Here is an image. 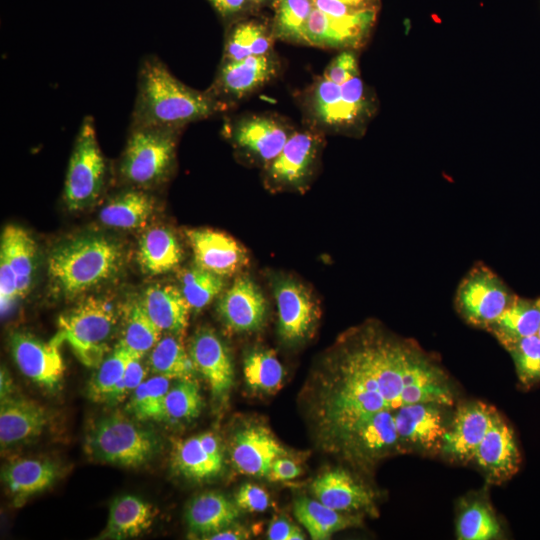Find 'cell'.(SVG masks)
<instances>
[{
    "label": "cell",
    "mask_w": 540,
    "mask_h": 540,
    "mask_svg": "<svg viewBox=\"0 0 540 540\" xmlns=\"http://www.w3.org/2000/svg\"><path fill=\"white\" fill-rule=\"evenodd\" d=\"M308 415L328 450L371 415L401 406L454 403V390L439 360L415 340L366 323L344 334L306 390Z\"/></svg>",
    "instance_id": "cell-1"
},
{
    "label": "cell",
    "mask_w": 540,
    "mask_h": 540,
    "mask_svg": "<svg viewBox=\"0 0 540 540\" xmlns=\"http://www.w3.org/2000/svg\"><path fill=\"white\" fill-rule=\"evenodd\" d=\"M303 108L319 132L355 134L372 117L374 100L360 76L355 51L337 54L306 91Z\"/></svg>",
    "instance_id": "cell-2"
},
{
    "label": "cell",
    "mask_w": 540,
    "mask_h": 540,
    "mask_svg": "<svg viewBox=\"0 0 540 540\" xmlns=\"http://www.w3.org/2000/svg\"><path fill=\"white\" fill-rule=\"evenodd\" d=\"M229 109L208 89H193L177 79L155 55L140 64L130 127H185Z\"/></svg>",
    "instance_id": "cell-3"
},
{
    "label": "cell",
    "mask_w": 540,
    "mask_h": 540,
    "mask_svg": "<svg viewBox=\"0 0 540 540\" xmlns=\"http://www.w3.org/2000/svg\"><path fill=\"white\" fill-rule=\"evenodd\" d=\"M125 262L117 241L102 235H82L62 241L49 253L48 277L60 297L73 299L116 278Z\"/></svg>",
    "instance_id": "cell-4"
},
{
    "label": "cell",
    "mask_w": 540,
    "mask_h": 540,
    "mask_svg": "<svg viewBox=\"0 0 540 540\" xmlns=\"http://www.w3.org/2000/svg\"><path fill=\"white\" fill-rule=\"evenodd\" d=\"M119 314L106 297L87 296L58 318V330L52 338L67 343L87 367L97 368L109 353Z\"/></svg>",
    "instance_id": "cell-5"
},
{
    "label": "cell",
    "mask_w": 540,
    "mask_h": 540,
    "mask_svg": "<svg viewBox=\"0 0 540 540\" xmlns=\"http://www.w3.org/2000/svg\"><path fill=\"white\" fill-rule=\"evenodd\" d=\"M183 127H130L118 166L121 179L140 189L163 183L175 164L178 137Z\"/></svg>",
    "instance_id": "cell-6"
},
{
    "label": "cell",
    "mask_w": 540,
    "mask_h": 540,
    "mask_svg": "<svg viewBox=\"0 0 540 540\" xmlns=\"http://www.w3.org/2000/svg\"><path fill=\"white\" fill-rule=\"evenodd\" d=\"M160 449L158 436L120 412L97 420L89 430L86 453L96 461L122 467H140Z\"/></svg>",
    "instance_id": "cell-7"
},
{
    "label": "cell",
    "mask_w": 540,
    "mask_h": 540,
    "mask_svg": "<svg viewBox=\"0 0 540 540\" xmlns=\"http://www.w3.org/2000/svg\"><path fill=\"white\" fill-rule=\"evenodd\" d=\"M107 163L100 149L94 119L85 116L78 129L64 181L63 200L71 211L97 202L105 186Z\"/></svg>",
    "instance_id": "cell-8"
},
{
    "label": "cell",
    "mask_w": 540,
    "mask_h": 540,
    "mask_svg": "<svg viewBox=\"0 0 540 540\" xmlns=\"http://www.w3.org/2000/svg\"><path fill=\"white\" fill-rule=\"evenodd\" d=\"M515 296L498 274L484 263L477 262L461 279L454 305L466 323L486 330Z\"/></svg>",
    "instance_id": "cell-9"
},
{
    "label": "cell",
    "mask_w": 540,
    "mask_h": 540,
    "mask_svg": "<svg viewBox=\"0 0 540 540\" xmlns=\"http://www.w3.org/2000/svg\"><path fill=\"white\" fill-rule=\"evenodd\" d=\"M330 450L362 468L371 467L387 456L406 453L397 433L394 411L390 410L360 421Z\"/></svg>",
    "instance_id": "cell-10"
},
{
    "label": "cell",
    "mask_w": 540,
    "mask_h": 540,
    "mask_svg": "<svg viewBox=\"0 0 540 540\" xmlns=\"http://www.w3.org/2000/svg\"><path fill=\"white\" fill-rule=\"evenodd\" d=\"M226 126L234 146L265 165L280 153L294 132L283 118L272 114L242 115Z\"/></svg>",
    "instance_id": "cell-11"
},
{
    "label": "cell",
    "mask_w": 540,
    "mask_h": 540,
    "mask_svg": "<svg viewBox=\"0 0 540 540\" xmlns=\"http://www.w3.org/2000/svg\"><path fill=\"white\" fill-rule=\"evenodd\" d=\"M273 52L241 60L221 61L216 77L208 89L229 107L248 97L273 80L279 71Z\"/></svg>",
    "instance_id": "cell-12"
},
{
    "label": "cell",
    "mask_w": 540,
    "mask_h": 540,
    "mask_svg": "<svg viewBox=\"0 0 540 540\" xmlns=\"http://www.w3.org/2000/svg\"><path fill=\"white\" fill-rule=\"evenodd\" d=\"M9 345L14 362L25 377L48 390L60 386L65 373L61 345L23 331L11 333Z\"/></svg>",
    "instance_id": "cell-13"
},
{
    "label": "cell",
    "mask_w": 540,
    "mask_h": 540,
    "mask_svg": "<svg viewBox=\"0 0 540 540\" xmlns=\"http://www.w3.org/2000/svg\"><path fill=\"white\" fill-rule=\"evenodd\" d=\"M444 408L437 403L420 402L394 410L397 433L405 452L433 453L441 450L447 431Z\"/></svg>",
    "instance_id": "cell-14"
},
{
    "label": "cell",
    "mask_w": 540,
    "mask_h": 540,
    "mask_svg": "<svg viewBox=\"0 0 540 540\" xmlns=\"http://www.w3.org/2000/svg\"><path fill=\"white\" fill-rule=\"evenodd\" d=\"M322 144L315 129L294 131L280 153L266 165L267 180L278 187H300L312 173Z\"/></svg>",
    "instance_id": "cell-15"
},
{
    "label": "cell",
    "mask_w": 540,
    "mask_h": 540,
    "mask_svg": "<svg viewBox=\"0 0 540 540\" xmlns=\"http://www.w3.org/2000/svg\"><path fill=\"white\" fill-rule=\"evenodd\" d=\"M495 408L480 402L460 406L447 427L442 452L453 460L468 462L498 416Z\"/></svg>",
    "instance_id": "cell-16"
},
{
    "label": "cell",
    "mask_w": 540,
    "mask_h": 540,
    "mask_svg": "<svg viewBox=\"0 0 540 540\" xmlns=\"http://www.w3.org/2000/svg\"><path fill=\"white\" fill-rule=\"evenodd\" d=\"M273 290L279 336L286 343L302 341L311 333L317 319L315 302L307 289L292 279H277Z\"/></svg>",
    "instance_id": "cell-17"
},
{
    "label": "cell",
    "mask_w": 540,
    "mask_h": 540,
    "mask_svg": "<svg viewBox=\"0 0 540 540\" xmlns=\"http://www.w3.org/2000/svg\"><path fill=\"white\" fill-rule=\"evenodd\" d=\"M286 455L270 429L261 424L244 425L231 438V461L242 474L267 476L273 461Z\"/></svg>",
    "instance_id": "cell-18"
},
{
    "label": "cell",
    "mask_w": 540,
    "mask_h": 540,
    "mask_svg": "<svg viewBox=\"0 0 540 540\" xmlns=\"http://www.w3.org/2000/svg\"><path fill=\"white\" fill-rule=\"evenodd\" d=\"M195 265L222 277L233 276L248 264L246 250L234 238L212 229L185 231Z\"/></svg>",
    "instance_id": "cell-19"
},
{
    "label": "cell",
    "mask_w": 540,
    "mask_h": 540,
    "mask_svg": "<svg viewBox=\"0 0 540 540\" xmlns=\"http://www.w3.org/2000/svg\"><path fill=\"white\" fill-rule=\"evenodd\" d=\"M217 311L230 330L253 332L264 324L267 303L258 285L242 275L220 297Z\"/></svg>",
    "instance_id": "cell-20"
},
{
    "label": "cell",
    "mask_w": 540,
    "mask_h": 540,
    "mask_svg": "<svg viewBox=\"0 0 540 540\" xmlns=\"http://www.w3.org/2000/svg\"><path fill=\"white\" fill-rule=\"evenodd\" d=\"M172 468L183 477L206 481L217 477L224 467V454L219 438L204 432L174 442Z\"/></svg>",
    "instance_id": "cell-21"
},
{
    "label": "cell",
    "mask_w": 540,
    "mask_h": 540,
    "mask_svg": "<svg viewBox=\"0 0 540 540\" xmlns=\"http://www.w3.org/2000/svg\"><path fill=\"white\" fill-rule=\"evenodd\" d=\"M472 460L494 483L507 481L518 472L521 455L516 438L500 414L476 448Z\"/></svg>",
    "instance_id": "cell-22"
},
{
    "label": "cell",
    "mask_w": 540,
    "mask_h": 540,
    "mask_svg": "<svg viewBox=\"0 0 540 540\" xmlns=\"http://www.w3.org/2000/svg\"><path fill=\"white\" fill-rule=\"evenodd\" d=\"M189 354L213 397L220 400L227 397L233 386L234 370L228 350L218 335L208 328L198 330L191 339Z\"/></svg>",
    "instance_id": "cell-23"
},
{
    "label": "cell",
    "mask_w": 540,
    "mask_h": 540,
    "mask_svg": "<svg viewBox=\"0 0 540 540\" xmlns=\"http://www.w3.org/2000/svg\"><path fill=\"white\" fill-rule=\"evenodd\" d=\"M313 496L324 505L341 512H376L373 493L349 472L333 469L316 477Z\"/></svg>",
    "instance_id": "cell-24"
},
{
    "label": "cell",
    "mask_w": 540,
    "mask_h": 540,
    "mask_svg": "<svg viewBox=\"0 0 540 540\" xmlns=\"http://www.w3.org/2000/svg\"><path fill=\"white\" fill-rule=\"evenodd\" d=\"M47 422L46 409L39 403L11 395L1 399V448L6 449L39 436Z\"/></svg>",
    "instance_id": "cell-25"
},
{
    "label": "cell",
    "mask_w": 540,
    "mask_h": 540,
    "mask_svg": "<svg viewBox=\"0 0 540 540\" xmlns=\"http://www.w3.org/2000/svg\"><path fill=\"white\" fill-rule=\"evenodd\" d=\"M57 465L49 460L19 458L5 465L1 477L15 506L48 489L58 478Z\"/></svg>",
    "instance_id": "cell-26"
},
{
    "label": "cell",
    "mask_w": 540,
    "mask_h": 540,
    "mask_svg": "<svg viewBox=\"0 0 540 540\" xmlns=\"http://www.w3.org/2000/svg\"><path fill=\"white\" fill-rule=\"evenodd\" d=\"M372 32L313 7L305 28V42L306 45L320 48L355 51L367 43Z\"/></svg>",
    "instance_id": "cell-27"
},
{
    "label": "cell",
    "mask_w": 540,
    "mask_h": 540,
    "mask_svg": "<svg viewBox=\"0 0 540 540\" xmlns=\"http://www.w3.org/2000/svg\"><path fill=\"white\" fill-rule=\"evenodd\" d=\"M145 311L162 332L180 337L191 311L179 287L154 284L145 289L140 299Z\"/></svg>",
    "instance_id": "cell-28"
},
{
    "label": "cell",
    "mask_w": 540,
    "mask_h": 540,
    "mask_svg": "<svg viewBox=\"0 0 540 540\" xmlns=\"http://www.w3.org/2000/svg\"><path fill=\"white\" fill-rule=\"evenodd\" d=\"M274 41L270 20L244 17L228 24L222 61L272 53Z\"/></svg>",
    "instance_id": "cell-29"
},
{
    "label": "cell",
    "mask_w": 540,
    "mask_h": 540,
    "mask_svg": "<svg viewBox=\"0 0 540 540\" xmlns=\"http://www.w3.org/2000/svg\"><path fill=\"white\" fill-rule=\"evenodd\" d=\"M136 257L141 271L155 276L176 269L183 258V250L171 229L154 226L142 234Z\"/></svg>",
    "instance_id": "cell-30"
},
{
    "label": "cell",
    "mask_w": 540,
    "mask_h": 540,
    "mask_svg": "<svg viewBox=\"0 0 540 540\" xmlns=\"http://www.w3.org/2000/svg\"><path fill=\"white\" fill-rule=\"evenodd\" d=\"M237 504L218 492H205L193 498L186 510L189 529L204 537L234 523L240 516Z\"/></svg>",
    "instance_id": "cell-31"
},
{
    "label": "cell",
    "mask_w": 540,
    "mask_h": 540,
    "mask_svg": "<svg viewBox=\"0 0 540 540\" xmlns=\"http://www.w3.org/2000/svg\"><path fill=\"white\" fill-rule=\"evenodd\" d=\"M155 199L147 191L131 187L110 199L100 210L102 224L132 230L146 226L155 211Z\"/></svg>",
    "instance_id": "cell-32"
},
{
    "label": "cell",
    "mask_w": 540,
    "mask_h": 540,
    "mask_svg": "<svg viewBox=\"0 0 540 540\" xmlns=\"http://www.w3.org/2000/svg\"><path fill=\"white\" fill-rule=\"evenodd\" d=\"M157 516L156 508L135 495L113 500L104 536L113 539L134 538L145 533Z\"/></svg>",
    "instance_id": "cell-33"
},
{
    "label": "cell",
    "mask_w": 540,
    "mask_h": 540,
    "mask_svg": "<svg viewBox=\"0 0 540 540\" xmlns=\"http://www.w3.org/2000/svg\"><path fill=\"white\" fill-rule=\"evenodd\" d=\"M540 297L524 298L516 294L512 303L486 330L506 348L514 342L538 333Z\"/></svg>",
    "instance_id": "cell-34"
},
{
    "label": "cell",
    "mask_w": 540,
    "mask_h": 540,
    "mask_svg": "<svg viewBox=\"0 0 540 540\" xmlns=\"http://www.w3.org/2000/svg\"><path fill=\"white\" fill-rule=\"evenodd\" d=\"M294 515L313 540L329 539L334 533L358 526L361 516L334 510L317 499L300 497L294 502Z\"/></svg>",
    "instance_id": "cell-35"
},
{
    "label": "cell",
    "mask_w": 540,
    "mask_h": 540,
    "mask_svg": "<svg viewBox=\"0 0 540 540\" xmlns=\"http://www.w3.org/2000/svg\"><path fill=\"white\" fill-rule=\"evenodd\" d=\"M0 254L6 258L16 276L19 299L25 297L32 286L35 271L34 239L24 228L7 225L1 236Z\"/></svg>",
    "instance_id": "cell-36"
},
{
    "label": "cell",
    "mask_w": 540,
    "mask_h": 540,
    "mask_svg": "<svg viewBox=\"0 0 540 540\" xmlns=\"http://www.w3.org/2000/svg\"><path fill=\"white\" fill-rule=\"evenodd\" d=\"M148 369L154 375L171 380L195 379L197 372L180 337L173 334L162 336L152 348L148 358Z\"/></svg>",
    "instance_id": "cell-37"
},
{
    "label": "cell",
    "mask_w": 540,
    "mask_h": 540,
    "mask_svg": "<svg viewBox=\"0 0 540 540\" xmlns=\"http://www.w3.org/2000/svg\"><path fill=\"white\" fill-rule=\"evenodd\" d=\"M138 356L144 357L119 340L91 377L87 387L89 398L96 402L107 403L123 379L129 363Z\"/></svg>",
    "instance_id": "cell-38"
},
{
    "label": "cell",
    "mask_w": 540,
    "mask_h": 540,
    "mask_svg": "<svg viewBox=\"0 0 540 540\" xmlns=\"http://www.w3.org/2000/svg\"><path fill=\"white\" fill-rule=\"evenodd\" d=\"M271 8L275 40L306 45L305 28L313 9L312 0H273Z\"/></svg>",
    "instance_id": "cell-39"
},
{
    "label": "cell",
    "mask_w": 540,
    "mask_h": 540,
    "mask_svg": "<svg viewBox=\"0 0 540 540\" xmlns=\"http://www.w3.org/2000/svg\"><path fill=\"white\" fill-rule=\"evenodd\" d=\"M170 382L160 375L145 379L130 395L126 410L139 421H166L165 397Z\"/></svg>",
    "instance_id": "cell-40"
},
{
    "label": "cell",
    "mask_w": 540,
    "mask_h": 540,
    "mask_svg": "<svg viewBox=\"0 0 540 540\" xmlns=\"http://www.w3.org/2000/svg\"><path fill=\"white\" fill-rule=\"evenodd\" d=\"M180 290L191 311L198 312L208 306L223 292L224 277L209 272L197 265L183 269L179 273Z\"/></svg>",
    "instance_id": "cell-41"
},
{
    "label": "cell",
    "mask_w": 540,
    "mask_h": 540,
    "mask_svg": "<svg viewBox=\"0 0 540 540\" xmlns=\"http://www.w3.org/2000/svg\"><path fill=\"white\" fill-rule=\"evenodd\" d=\"M162 331L145 311L140 300H132L125 308L123 335L128 348L144 356L162 337Z\"/></svg>",
    "instance_id": "cell-42"
},
{
    "label": "cell",
    "mask_w": 540,
    "mask_h": 540,
    "mask_svg": "<svg viewBox=\"0 0 540 540\" xmlns=\"http://www.w3.org/2000/svg\"><path fill=\"white\" fill-rule=\"evenodd\" d=\"M247 385L255 391L271 393L283 383L284 368L275 353L268 349H257L248 353L243 363Z\"/></svg>",
    "instance_id": "cell-43"
},
{
    "label": "cell",
    "mask_w": 540,
    "mask_h": 540,
    "mask_svg": "<svg viewBox=\"0 0 540 540\" xmlns=\"http://www.w3.org/2000/svg\"><path fill=\"white\" fill-rule=\"evenodd\" d=\"M460 540H490L501 533V526L489 504L472 501L464 506L457 519Z\"/></svg>",
    "instance_id": "cell-44"
},
{
    "label": "cell",
    "mask_w": 540,
    "mask_h": 540,
    "mask_svg": "<svg viewBox=\"0 0 540 540\" xmlns=\"http://www.w3.org/2000/svg\"><path fill=\"white\" fill-rule=\"evenodd\" d=\"M313 7L342 21L373 31L381 10V0H312Z\"/></svg>",
    "instance_id": "cell-45"
},
{
    "label": "cell",
    "mask_w": 540,
    "mask_h": 540,
    "mask_svg": "<svg viewBox=\"0 0 540 540\" xmlns=\"http://www.w3.org/2000/svg\"><path fill=\"white\" fill-rule=\"evenodd\" d=\"M202 406V396L196 379L176 380L165 397L166 421H192L200 415Z\"/></svg>",
    "instance_id": "cell-46"
},
{
    "label": "cell",
    "mask_w": 540,
    "mask_h": 540,
    "mask_svg": "<svg viewBox=\"0 0 540 540\" xmlns=\"http://www.w3.org/2000/svg\"><path fill=\"white\" fill-rule=\"evenodd\" d=\"M515 365L520 383L530 388L540 383V337L522 338L505 348Z\"/></svg>",
    "instance_id": "cell-47"
},
{
    "label": "cell",
    "mask_w": 540,
    "mask_h": 540,
    "mask_svg": "<svg viewBox=\"0 0 540 540\" xmlns=\"http://www.w3.org/2000/svg\"><path fill=\"white\" fill-rule=\"evenodd\" d=\"M141 356L135 357L128 365L125 375L118 384L107 403H118L130 396L132 392L146 379L147 370Z\"/></svg>",
    "instance_id": "cell-48"
},
{
    "label": "cell",
    "mask_w": 540,
    "mask_h": 540,
    "mask_svg": "<svg viewBox=\"0 0 540 540\" xmlns=\"http://www.w3.org/2000/svg\"><path fill=\"white\" fill-rule=\"evenodd\" d=\"M235 503L241 510L264 512L270 506V496L262 487L245 483L238 489Z\"/></svg>",
    "instance_id": "cell-49"
},
{
    "label": "cell",
    "mask_w": 540,
    "mask_h": 540,
    "mask_svg": "<svg viewBox=\"0 0 540 540\" xmlns=\"http://www.w3.org/2000/svg\"><path fill=\"white\" fill-rule=\"evenodd\" d=\"M227 24L258 14L248 0H207Z\"/></svg>",
    "instance_id": "cell-50"
},
{
    "label": "cell",
    "mask_w": 540,
    "mask_h": 540,
    "mask_svg": "<svg viewBox=\"0 0 540 540\" xmlns=\"http://www.w3.org/2000/svg\"><path fill=\"white\" fill-rule=\"evenodd\" d=\"M267 538L270 540H303L305 534L289 519L278 516L271 521L267 530Z\"/></svg>",
    "instance_id": "cell-51"
},
{
    "label": "cell",
    "mask_w": 540,
    "mask_h": 540,
    "mask_svg": "<svg viewBox=\"0 0 540 540\" xmlns=\"http://www.w3.org/2000/svg\"><path fill=\"white\" fill-rule=\"evenodd\" d=\"M301 473V467L294 460L282 456L273 461L267 477L270 481H288Z\"/></svg>",
    "instance_id": "cell-52"
},
{
    "label": "cell",
    "mask_w": 540,
    "mask_h": 540,
    "mask_svg": "<svg viewBox=\"0 0 540 540\" xmlns=\"http://www.w3.org/2000/svg\"><path fill=\"white\" fill-rule=\"evenodd\" d=\"M250 532L239 524H232L218 532L210 534L203 539L206 540H242L248 539Z\"/></svg>",
    "instance_id": "cell-53"
},
{
    "label": "cell",
    "mask_w": 540,
    "mask_h": 540,
    "mask_svg": "<svg viewBox=\"0 0 540 540\" xmlns=\"http://www.w3.org/2000/svg\"><path fill=\"white\" fill-rule=\"evenodd\" d=\"M0 391H1V399L10 396L12 392V380L10 378V375L8 371L2 367L1 368V377H0Z\"/></svg>",
    "instance_id": "cell-54"
},
{
    "label": "cell",
    "mask_w": 540,
    "mask_h": 540,
    "mask_svg": "<svg viewBox=\"0 0 540 540\" xmlns=\"http://www.w3.org/2000/svg\"><path fill=\"white\" fill-rule=\"evenodd\" d=\"M257 13L265 7H271L273 0H248Z\"/></svg>",
    "instance_id": "cell-55"
},
{
    "label": "cell",
    "mask_w": 540,
    "mask_h": 540,
    "mask_svg": "<svg viewBox=\"0 0 540 540\" xmlns=\"http://www.w3.org/2000/svg\"><path fill=\"white\" fill-rule=\"evenodd\" d=\"M537 335H538V336L540 337V328H539V330H538V333H537Z\"/></svg>",
    "instance_id": "cell-56"
}]
</instances>
